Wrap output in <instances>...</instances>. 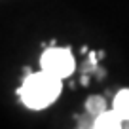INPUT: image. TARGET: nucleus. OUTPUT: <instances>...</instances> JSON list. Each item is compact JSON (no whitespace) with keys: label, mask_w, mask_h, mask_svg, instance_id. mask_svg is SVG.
<instances>
[{"label":"nucleus","mask_w":129,"mask_h":129,"mask_svg":"<svg viewBox=\"0 0 129 129\" xmlns=\"http://www.w3.org/2000/svg\"><path fill=\"white\" fill-rule=\"evenodd\" d=\"M61 93V78L40 70L28 74L19 89V97L25 106L32 110H40L49 106Z\"/></svg>","instance_id":"nucleus-1"},{"label":"nucleus","mask_w":129,"mask_h":129,"mask_svg":"<svg viewBox=\"0 0 129 129\" xmlns=\"http://www.w3.org/2000/svg\"><path fill=\"white\" fill-rule=\"evenodd\" d=\"M42 64V70L53 74L57 78H67L72 74L74 70V57L69 49H63V48H49L44 51L40 59Z\"/></svg>","instance_id":"nucleus-2"},{"label":"nucleus","mask_w":129,"mask_h":129,"mask_svg":"<svg viewBox=\"0 0 129 129\" xmlns=\"http://www.w3.org/2000/svg\"><path fill=\"white\" fill-rule=\"evenodd\" d=\"M93 125H95L97 129H118V127L123 125V120H121L112 108V110H105V112H101L99 116H95Z\"/></svg>","instance_id":"nucleus-3"},{"label":"nucleus","mask_w":129,"mask_h":129,"mask_svg":"<svg viewBox=\"0 0 129 129\" xmlns=\"http://www.w3.org/2000/svg\"><path fill=\"white\" fill-rule=\"evenodd\" d=\"M114 112L123 121H129V89H121L114 99Z\"/></svg>","instance_id":"nucleus-4"},{"label":"nucleus","mask_w":129,"mask_h":129,"mask_svg":"<svg viewBox=\"0 0 129 129\" xmlns=\"http://www.w3.org/2000/svg\"><path fill=\"white\" fill-rule=\"evenodd\" d=\"M87 110L93 114V116H99L101 112L106 110V105H105V101H103L101 97H91L87 101Z\"/></svg>","instance_id":"nucleus-5"}]
</instances>
